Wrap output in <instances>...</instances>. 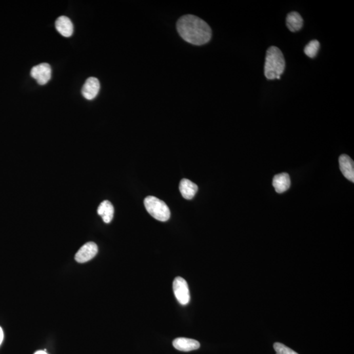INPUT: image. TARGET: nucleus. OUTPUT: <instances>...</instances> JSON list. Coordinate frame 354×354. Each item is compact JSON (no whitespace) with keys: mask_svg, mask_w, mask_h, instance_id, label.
Returning a JSON list of instances; mask_svg holds the SVG:
<instances>
[{"mask_svg":"<svg viewBox=\"0 0 354 354\" xmlns=\"http://www.w3.org/2000/svg\"><path fill=\"white\" fill-rule=\"evenodd\" d=\"M176 28L181 38L193 45H204L212 38L210 26L196 16L192 14L183 16L177 22Z\"/></svg>","mask_w":354,"mask_h":354,"instance_id":"obj_1","label":"nucleus"},{"mask_svg":"<svg viewBox=\"0 0 354 354\" xmlns=\"http://www.w3.org/2000/svg\"><path fill=\"white\" fill-rule=\"evenodd\" d=\"M286 61L281 50L275 46L269 48L266 52L264 64V75L268 80L281 78L285 70Z\"/></svg>","mask_w":354,"mask_h":354,"instance_id":"obj_2","label":"nucleus"},{"mask_svg":"<svg viewBox=\"0 0 354 354\" xmlns=\"http://www.w3.org/2000/svg\"><path fill=\"white\" fill-rule=\"evenodd\" d=\"M145 208L154 218L162 222L170 219V212L165 202L154 196H148L144 199Z\"/></svg>","mask_w":354,"mask_h":354,"instance_id":"obj_3","label":"nucleus"},{"mask_svg":"<svg viewBox=\"0 0 354 354\" xmlns=\"http://www.w3.org/2000/svg\"><path fill=\"white\" fill-rule=\"evenodd\" d=\"M174 292L176 300L182 305L188 304L190 300V295L188 286L184 278L176 277L174 282Z\"/></svg>","mask_w":354,"mask_h":354,"instance_id":"obj_4","label":"nucleus"},{"mask_svg":"<svg viewBox=\"0 0 354 354\" xmlns=\"http://www.w3.org/2000/svg\"><path fill=\"white\" fill-rule=\"evenodd\" d=\"M31 76L36 80L40 86L46 85L52 78V68L48 63H42L34 66L31 70Z\"/></svg>","mask_w":354,"mask_h":354,"instance_id":"obj_5","label":"nucleus"},{"mask_svg":"<svg viewBox=\"0 0 354 354\" xmlns=\"http://www.w3.org/2000/svg\"><path fill=\"white\" fill-rule=\"evenodd\" d=\"M98 252V246L94 242H88L80 248L75 256V260L79 263L88 262L96 256Z\"/></svg>","mask_w":354,"mask_h":354,"instance_id":"obj_6","label":"nucleus"},{"mask_svg":"<svg viewBox=\"0 0 354 354\" xmlns=\"http://www.w3.org/2000/svg\"><path fill=\"white\" fill-rule=\"evenodd\" d=\"M100 87V82L98 78H88L82 88V94L88 100H92L98 96Z\"/></svg>","mask_w":354,"mask_h":354,"instance_id":"obj_7","label":"nucleus"},{"mask_svg":"<svg viewBox=\"0 0 354 354\" xmlns=\"http://www.w3.org/2000/svg\"><path fill=\"white\" fill-rule=\"evenodd\" d=\"M340 170L343 176L348 180L354 182V163L352 158L348 155H341L339 158Z\"/></svg>","mask_w":354,"mask_h":354,"instance_id":"obj_8","label":"nucleus"},{"mask_svg":"<svg viewBox=\"0 0 354 354\" xmlns=\"http://www.w3.org/2000/svg\"><path fill=\"white\" fill-rule=\"evenodd\" d=\"M174 348L182 352L196 350L200 348V344L198 341L187 338H177L172 342Z\"/></svg>","mask_w":354,"mask_h":354,"instance_id":"obj_9","label":"nucleus"},{"mask_svg":"<svg viewBox=\"0 0 354 354\" xmlns=\"http://www.w3.org/2000/svg\"><path fill=\"white\" fill-rule=\"evenodd\" d=\"M56 30L63 36L68 38L72 35L74 26L72 22L68 18L61 16L56 20Z\"/></svg>","mask_w":354,"mask_h":354,"instance_id":"obj_10","label":"nucleus"},{"mask_svg":"<svg viewBox=\"0 0 354 354\" xmlns=\"http://www.w3.org/2000/svg\"><path fill=\"white\" fill-rule=\"evenodd\" d=\"M273 186L274 187L276 192L282 194L285 192L290 186V176L286 172L276 174L274 177Z\"/></svg>","mask_w":354,"mask_h":354,"instance_id":"obj_11","label":"nucleus"},{"mask_svg":"<svg viewBox=\"0 0 354 354\" xmlns=\"http://www.w3.org/2000/svg\"><path fill=\"white\" fill-rule=\"evenodd\" d=\"M179 190L183 198L186 200L192 199L198 190V187L195 183L188 179L184 178L180 181Z\"/></svg>","mask_w":354,"mask_h":354,"instance_id":"obj_12","label":"nucleus"},{"mask_svg":"<svg viewBox=\"0 0 354 354\" xmlns=\"http://www.w3.org/2000/svg\"><path fill=\"white\" fill-rule=\"evenodd\" d=\"M98 212L99 216L102 217L103 221L106 224H108L112 220L114 208L110 202L108 200H105L98 206Z\"/></svg>","mask_w":354,"mask_h":354,"instance_id":"obj_13","label":"nucleus"},{"mask_svg":"<svg viewBox=\"0 0 354 354\" xmlns=\"http://www.w3.org/2000/svg\"><path fill=\"white\" fill-rule=\"evenodd\" d=\"M303 20L300 14L297 12H290L286 18V26L290 32H295L300 30L303 26Z\"/></svg>","mask_w":354,"mask_h":354,"instance_id":"obj_14","label":"nucleus"},{"mask_svg":"<svg viewBox=\"0 0 354 354\" xmlns=\"http://www.w3.org/2000/svg\"><path fill=\"white\" fill-rule=\"evenodd\" d=\"M320 47V42L318 40H312L304 48V54L310 58H314L317 56Z\"/></svg>","mask_w":354,"mask_h":354,"instance_id":"obj_15","label":"nucleus"},{"mask_svg":"<svg viewBox=\"0 0 354 354\" xmlns=\"http://www.w3.org/2000/svg\"><path fill=\"white\" fill-rule=\"evenodd\" d=\"M274 348L276 354H298L281 343H275Z\"/></svg>","mask_w":354,"mask_h":354,"instance_id":"obj_16","label":"nucleus"},{"mask_svg":"<svg viewBox=\"0 0 354 354\" xmlns=\"http://www.w3.org/2000/svg\"><path fill=\"white\" fill-rule=\"evenodd\" d=\"M4 340V332L1 326H0V345L2 343V341Z\"/></svg>","mask_w":354,"mask_h":354,"instance_id":"obj_17","label":"nucleus"},{"mask_svg":"<svg viewBox=\"0 0 354 354\" xmlns=\"http://www.w3.org/2000/svg\"><path fill=\"white\" fill-rule=\"evenodd\" d=\"M34 354H48L45 351H38Z\"/></svg>","mask_w":354,"mask_h":354,"instance_id":"obj_18","label":"nucleus"}]
</instances>
